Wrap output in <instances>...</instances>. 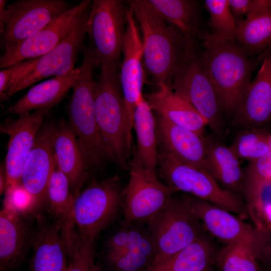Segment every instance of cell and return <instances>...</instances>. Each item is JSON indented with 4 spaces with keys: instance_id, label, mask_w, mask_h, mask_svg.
<instances>
[{
    "instance_id": "1",
    "label": "cell",
    "mask_w": 271,
    "mask_h": 271,
    "mask_svg": "<svg viewBox=\"0 0 271 271\" xmlns=\"http://www.w3.org/2000/svg\"><path fill=\"white\" fill-rule=\"evenodd\" d=\"M143 33L145 70L158 87L171 89L173 79L189 52L182 35L170 25L148 0L127 1Z\"/></svg>"
},
{
    "instance_id": "2",
    "label": "cell",
    "mask_w": 271,
    "mask_h": 271,
    "mask_svg": "<svg viewBox=\"0 0 271 271\" xmlns=\"http://www.w3.org/2000/svg\"><path fill=\"white\" fill-rule=\"evenodd\" d=\"M200 58L216 93L223 114L234 116L258 61L234 41L205 33Z\"/></svg>"
},
{
    "instance_id": "3",
    "label": "cell",
    "mask_w": 271,
    "mask_h": 271,
    "mask_svg": "<svg viewBox=\"0 0 271 271\" xmlns=\"http://www.w3.org/2000/svg\"><path fill=\"white\" fill-rule=\"evenodd\" d=\"M96 65L93 52L86 49L80 66L79 76L72 88L67 110L69 124L75 134L88 169L97 167L109 159L98 128L95 110Z\"/></svg>"
},
{
    "instance_id": "4",
    "label": "cell",
    "mask_w": 271,
    "mask_h": 271,
    "mask_svg": "<svg viewBox=\"0 0 271 271\" xmlns=\"http://www.w3.org/2000/svg\"><path fill=\"white\" fill-rule=\"evenodd\" d=\"M96 81L95 110L100 134L109 158L128 169L130 153L118 69L102 66Z\"/></svg>"
},
{
    "instance_id": "5",
    "label": "cell",
    "mask_w": 271,
    "mask_h": 271,
    "mask_svg": "<svg viewBox=\"0 0 271 271\" xmlns=\"http://www.w3.org/2000/svg\"><path fill=\"white\" fill-rule=\"evenodd\" d=\"M157 174L174 192H183L240 217L248 214L243 199L224 189L205 170L182 162L160 149Z\"/></svg>"
},
{
    "instance_id": "6",
    "label": "cell",
    "mask_w": 271,
    "mask_h": 271,
    "mask_svg": "<svg viewBox=\"0 0 271 271\" xmlns=\"http://www.w3.org/2000/svg\"><path fill=\"white\" fill-rule=\"evenodd\" d=\"M183 196L207 232L224 245L243 246L257 260L269 262L271 231L249 224L239 216L206 201L187 194Z\"/></svg>"
},
{
    "instance_id": "7",
    "label": "cell",
    "mask_w": 271,
    "mask_h": 271,
    "mask_svg": "<svg viewBox=\"0 0 271 271\" xmlns=\"http://www.w3.org/2000/svg\"><path fill=\"white\" fill-rule=\"evenodd\" d=\"M123 190L115 175L105 180H93L74 198V219L77 235L95 240L112 224L123 210Z\"/></svg>"
},
{
    "instance_id": "8",
    "label": "cell",
    "mask_w": 271,
    "mask_h": 271,
    "mask_svg": "<svg viewBox=\"0 0 271 271\" xmlns=\"http://www.w3.org/2000/svg\"><path fill=\"white\" fill-rule=\"evenodd\" d=\"M146 224L155 247L151 266L175 254L206 232L183 196L173 194L163 209Z\"/></svg>"
},
{
    "instance_id": "9",
    "label": "cell",
    "mask_w": 271,
    "mask_h": 271,
    "mask_svg": "<svg viewBox=\"0 0 271 271\" xmlns=\"http://www.w3.org/2000/svg\"><path fill=\"white\" fill-rule=\"evenodd\" d=\"M121 0H94L87 22L96 65L119 69L126 25V10Z\"/></svg>"
},
{
    "instance_id": "10",
    "label": "cell",
    "mask_w": 271,
    "mask_h": 271,
    "mask_svg": "<svg viewBox=\"0 0 271 271\" xmlns=\"http://www.w3.org/2000/svg\"><path fill=\"white\" fill-rule=\"evenodd\" d=\"M0 1L1 46L19 44L33 36L69 9L64 0Z\"/></svg>"
},
{
    "instance_id": "11",
    "label": "cell",
    "mask_w": 271,
    "mask_h": 271,
    "mask_svg": "<svg viewBox=\"0 0 271 271\" xmlns=\"http://www.w3.org/2000/svg\"><path fill=\"white\" fill-rule=\"evenodd\" d=\"M129 180L123 190L122 228L146 224L165 206L174 192L143 165L136 152L129 164Z\"/></svg>"
},
{
    "instance_id": "12",
    "label": "cell",
    "mask_w": 271,
    "mask_h": 271,
    "mask_svg": "<svg viewBox=\"0 0 271 271\" xmlns=\"http://www.w3.org/2000/svg\"><path fill=\"white\" fill-rule=\"evenodd\" d=\"M171 89L201 114L215 136L222 134V113L217 96L197 49L190 52L178 70L173 79Z\"/></svg>"
},
{
    "instance_id": "13",
    "label": "cell",
    "mask_w": 271,
    "mask_h": 271,
    "mask_svg": "<svg viewBox=\"0 0 271 271\" xmlns=\"http://www.w3.org/2000/svg\"><path fill=\"white\" fill-rule=\"evenodd\" d=\"M134 18L132 10L128 7L119 78L125 113L126 140L130 149L134 113L143 96L145 79L143 41Z\"/></svg>"
},
{
    "instance_id": "14",
    "label": "cell",
    "mask_w": 271,
    "mask_h": 271,
    "mask_svg": "<svg viewBox=\"0 0 271 271\" xmlns=\"http://www.w3.org/2000/svg\"><path fill=\"white\" fill-rule=\"evenodd\" d=\"M91 6L83 14L74 28L55 48L38 58L31 72L8 93H15L48 77L66 75L74 69L80 53L84 51Z\"/></svg>"
},
{
    "instance_id": "15",
    "label": "cell",
    "mask_w": 271,
    "mask_h": 271,
    "mask_svg": "<svg viewBox=\"0 0 271 271\" xmlns=\"http://www.w3.org/2000/svg\"><path fill=\"white\" fill-rule=\"evenodd\" d=\"M91 1L83 0L24 41L4 48L0 57L1 69L20 62L38 59L55 48L74 28Z\"/></svg>"
},
{
    "instance_id": "16",
    "label": "cell",
    "mask_w": 271,
    "mask_h": 271,
    "mask_svg": "<svg viewBox=\"0 0 271 271\" xmlns=\"http://www.w3.org/2000/svg\"><path fill=\"white\" fill-rule=\"evenodd\" d=\"M56 126L52 122L42 123L23 169L21 184L32 197L36 216L47 204V186L56 166L54 151Z\"/></svg>"
},
{
    "instance_id": "17",
    "label": "cell",
    "mask_w": 271,
    "mask_h": 271,
    "mask_svg": "<svg viewBox=\"0 0 271 271\" xmlns=\"http://www.w3.org/2000/svg\"><path fill=\"white\" fill-rule=\"evenodd\" d=\"M52 107H46L17 118L9 115L1 124L0 132L9 140L5 165L8 187L21 183L23 167L44 118Z\"/></svg>"
},
{
    "instance_id": "18",
    "label": "cell",
    "mask_w": 271,
    "mask_h": 271,
    "mask_svg": "<svg viewBox=\"0 0 271 271\" xmlns=\"http://www.w3.org/2000/svg\"><path fill=\"white\" fill-rule=\"evenodd\" d=\"M261 64L233 116L242 128H260L271 121V47L260 54Z\"/></svg>"
},
{
    "instance_id": "19",
    "label": "cell",
    "mask_w": 271,
    "mask_h": 271,
    "mask_svg": "<svg viewBox=\"0 0 271 271\" xmlns=\"http://www.w3.org/2000/svg\"><path fill=\"white\" fill-rule=\"evenodd\" d=\"M25 216L4 201L0 211V271H13L20 265L34 242L35 235Z\"/></svg>"
},
{
    "instance_id": "20",
    "label": "cell",
    "mask_w": 271,
    "mask_h": 271,
    "mask_svg": "<svg viewBox=\"0 0 271 271\" xmlns=\"http://www.w3.org/2000/svg\"><path fill=\"white\" fill-rule=\"evenodd\" d=\"M156 121L160 150L170 153L182 162L206 171L207 152L205 137L174 124L158 115Z\"/></svg>"
},
{
    "instance_id": "21",
    "label": "cell",
    "mask_w": 271,
    "mask_h": 271,
    "mask_svg": "<svg viewBox=\"0 0 271 271\" xmlns=\"http://www.w3.org/2000/svg\"><path fill=\"white\" fill-rule=\"evenodd\" d=\"M47 197L49 211L60 229L70 259L78 237L74 219V196L68 179L56 166L48 182Z\"/></svg>"
},
{
    "instance_id": "22",
    "label": "cell",
    "mask_w": 271,
    "mask_h": 271,
    "mask_svg": "<svg viewBox=\"0 0 271 271\" xmlns=\"http://www.w3.org/2000/svg\"><path fill=\"white\" fill-rule=\"evenodd\" d=\"M34 240V251L29 271H67V249L55 221L39 214Z\"/></svg>"
},
{
    "instance_id": "23",
    "label": "cell",
    "mask_w": 271,
    "mask_h": 271,
    "mask_svg": "<svg viewBox=\"0 0 271 271\" xmlns=\"http://www.w3.org/2000/svg\"><path fill=\"white\" fill-rule=\"evenodd\" d=\"M206 171L224 189L243 199L244 171L230 147L212 136H205Z\"/></svg>"
},
{
    "instance_id": "24",
    "label": "cell",
    "mask_w": 271,
    "mask_h": 271,
    "mask_svg": "<svg viewBox=\"0 0 271 271\" xmlns=\"http://www.w3.org/2000/svg\"><path fill=\"white\" fill-rule=\"evenodd\" d=\"M153 110L171 123L192 130L204 137L207 122L189 102L166 85L155 92L144 95Z\"/></svg>"
},
{
    "instance_id": "25",
    "label": "cell",
    "mask_w": 271,
    "mask_h": 271,
    "mask_svg": "<svg viewBox=\"0 0 271 271\" xmlns=\"http://www.w3.org/2000/svg\"><path fill=\"white\" fill-rule=\"evenodd\" d=\"M80 72L79 66L66 75L54 77L33 85L14 104L6 109L4 114L21 116L33 110L53 107L72 89Z\"/></svg>"
},
{
    "instance_id": "26",
    "label": "cell",
    "mask_w": 271,
    "mask_h": 271,
    "mask_svg": "<svg viewBox=\"0 0 271 271\" xmlns=\"http://www.w3.org/2000/svg\"><path fill=\"white\" fill-rule=\"evenodd\" d=\"M54 151L56 167L68 179L75 198L87 178L88 169L75 134L69 123L63 120L56 123Z\"/></svg>"
},
{
    "instance_id": "27",
    "label": "cell",
    "mask_w": 271,
    "mask_h": 271,
    "mask_svg": "<svg viewBox=\"0 0 271 271\" xmlns=\"http://www.w3.org/2000/svg\"><path fill=\"white\" fill-rule=\"evenodd\" d=\"M191 48H197L205 33L201 30L200 10L192 0H148Z\"/></svg>"
},
{
    "instance_id": "28",
    "label": "cell",
    "mask_w": 271,
    "mask_h": 271,
    "mask_svg": "<svg viewBox=\"0 0 271 271\" xmlns=\"http://www.w3.org/2000/svg\"><path fill=\"white\" fill-rule=\"evenodd\" d=\"M217 252L212 241L204 233L146 271H205L215 262Z\"/></svg>"
},
{
    "instance_id": "29",
    "label": "cell",
    "mask_w": 271,
    "mask_h": 271,
    "mask_svg": "<svg viewBox=\"0 0 271 271\" xmlns=\"http://www.w3.org/2000/svg\"><path fill=\"white\" fill-rule=\"evenodd\" d=\"M134 223L129 226L127 248L121 256L107 261L111 271H146L153 263L155 247L147 226Z\"/></svg>"
},
{
    "instance_id": "30",
    "label": "cell",
    "mask_w": 271,
    "mask_h": 271,
    "mask_svg": "<svg viewBox=\"0 0 271 271\" xmlns=\"http://www.w3.org/2000/svg\"><path fill=\"white\" fill-rule=\"evenodd\" d=\"M153 111L143 95L134 111L133 128L137 136V156L145 168L157 174L158 143Z\"/></svg>"
},
{
    "instance_id": "31",
    "label": "cell",
    "mask_w": 271,
    "mask_h": 271,
    "mask_svg": "<svg viewBox=\"0 0 271 271\" xmlns=\"http://www.w3.org/2000/svg\"><path fill=\"white\" fill-rule=\"evenodd\" d=\"M251 57L271 47V7L236 23L234 40Z\"/></svg>"
},
{
    "instance_id": "32",
    "label": "cell",
    "mask_w": 271,
    "mask_h": 271,
    "mask_svg": "<svg viewBox=\"0 0 271 271\" xmlns=\"http://www.w3.org/2000/svg\"><path fill=\"white\" fill-rule=\"evenodd\" d=\"M243 171V200L248 215L254 223L262 193L271 183V133L268 151L258 159L249 162Z\"/></svg>"
},
{
    "instance_id": "33",
    "label": "cell",
    "mask_w": 271,
    "mask_h": 271,
    "mask_svg": "<svg viewBox=\"0 0 271 271\" xmlns=\"http://www.w3.org/2000/svg\"><path fill=\"white\" fill-rule=\"evenodd\" d=\"M270 136L260 128H242L229 147L239 160L252 162L268 151Z\"/></svg>"
},
{
    "instance_id": "34",
    "label": "cell",
    "mask_w": 271,
    "mask_h": 271,
    "mask_svg": "<svg viewBox=\"0 0 271 271\" xmlns=\"http://www.w3.org/2000/svg\"><path fill=\"white\" fill-rule=\"evenodd\" d=\"M257 261L250 250L238 244L224 245L215 259L219 271H260Z\"/></svg>"
},
{
    "instance_id": "35",
    "label": "cell",
    "mask_w": 271,
    "mask_h": 271,
    "mask_svg": "<svg viewBox=\"0 0 271 271\" xmlns=\"http://www.w3.org/2000/svg\"><path fill=\"white\" fill-rule=\"evenodd\" d=\"M205 7L210 16L212 35L224 41H233L236 27L228 0H206Z\"/></svg>"
},
{
    "instance_id": "36",
    "label": "cell",
    "mask_w": 271,
    "mask_h": 271,
    "mask_svg": "<svg viewBox=\"0 0 271 271\" xmlns=\"http://www.w3.org/2000/svg\"><path fill=\"white\" fill-rule=\"evenodd\" d=\"M95 240L78 237L67 271H90L94 264Z\"/></svg>"
},
{
    "instance_id": "37",
    "label": "cell",
    "mask_w": 271,
    "mask_h": 271,
    "mask_svg": "<svg viewBox=\"0 0 271 271\" xmlns=\"http://www.w3.org/2000/svg\"><path fill=\"white\" fill-rule=\"evenodd\" d=\"M5 193V202L25 216L29 214H33L32 197L21 183L8 188Z\"/></svg>"
},
{
    "instance_id": "38",
    "label": "cell",
    "mask_w": 271,
    "mask_h": 271,
    "mask_svg": "<svg viewBox=\"0 0 271 271\" xmlns=\"http://www.w3.org/2000/svg\"><path fill=\"white\" fill-rule=\"evenodd\" d=\"M236 23L259 10L271 7L270 0H228Z\"/></svg>"
},
{
    "instance_id": "39",
    "label": "cell",
    "mask_w": 271,
    "mask_h": 271,
    "mask_svg": "<svg viewBox=\"0 0 271 271\" xmlns=\"http://www.w3.org/2000/svg\"><path fill=\"white\" fill-rule=\"evenodd\" d=\"M129 240V227L122 228L108 239L107 251L123 252L128 246Z\"/></svg>"
},
{
    "instance_id": "40",
    "label": "cell",
    "mask_w": 271,
    "mask_h": 271,
    "mask_svg": "<svg viewBox=\"0 0 271 271\" xmlns=\"http://www.w3.org/2000/svg\"><path fill=\"white\" fill-rule=\"evenodd\" d=\"M14 70V66L1 69L0 100L1 103L9 100L8 92Z\"/></svg>"
},
{
    "instance_id": "41",
    "label": "cell",
    "mask_w": 271,
    "mask_h": 271,
    "mask_svg": "<svg viewBox=\"0 0 271 271\" xmlns=\"http://www.w3.org/2000/svg\"><path fill=\"white\" fill-rule=\"evenodd\" d=\"M8 187L7 175L5 163L1 164L0 167V193L5 192Z\"/></svg>"
},
{
    "instance_id": "42",
    "label": "cell",
    "mask_w": 271,
    "mask_h": 271,
    "mask_svg": "<svg viewBox=\"0 0 271 271\" xmlns=\"http://www.w3.org/2000/svg\"><path fill=\"white\" fill-rule=\"evenodd\" d=\"M90 271H111L110 270L107 269L101 265L98 264L93 265Z\"/></svg>"
},
{
    "instance_id": "43",
    "label": "cell",
    "mask_w": 271,
    "mask_h": 271,
    "mask_svg": "<svg viewBox=\"0 0 271 271\" xmlns=\"http://www.w3.org/2000/svg\"><path fill=\"white\" fill-rule=\"evenodd\" d=\"M205 271H212V270L210 268H209V269H207V270H206Z\"/></svg>"
},
{
    "instance_id": "44",
    "label": "cell",
    "mask_w": 271,
    "mask_h": 271,
    "mask_svg": "<svg viewBox=\"0 0 271 271\" xmlns=\"http://www.w3.org/2000/svg\"><path fill=\"white\" fill-rule=\"evenodd\" d=\"M269 262L271 263V258H270V259Z\"/></svg>"
},
{
    "instance_id": "45",
    "label": "cell",
    "mask_w": 271,
    "mask_h": 271,
    "mask_svg": "<svg viewBox=\"0 0 271 271\" xmlns=\"http://www.w3.org/2000/svg\"><path fill=\"white\" fill-rule=\"evenodd\" d=\"M260 271H263V270H261Z\"/></svg>"
}]
</instances>
